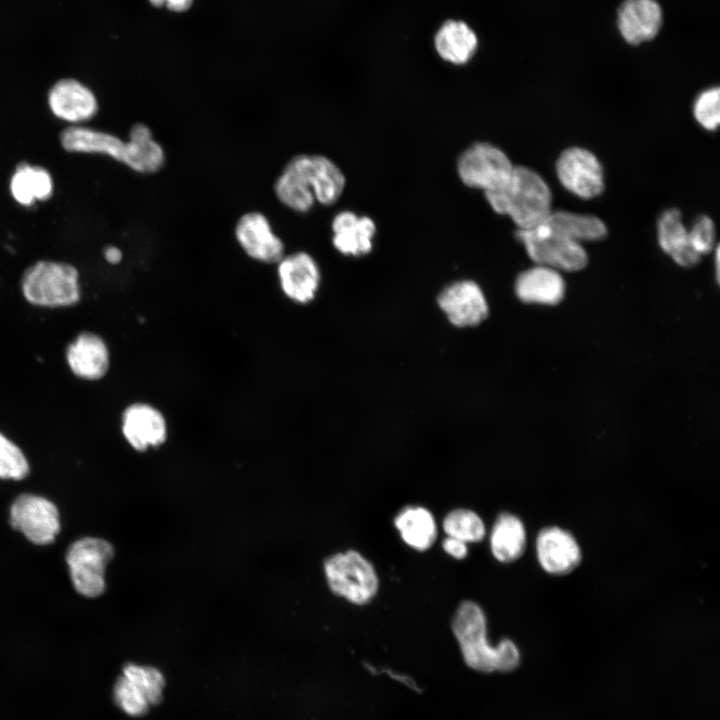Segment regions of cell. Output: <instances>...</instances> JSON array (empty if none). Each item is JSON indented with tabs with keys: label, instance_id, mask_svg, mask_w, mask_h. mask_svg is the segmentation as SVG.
<instances>
[{
	"label": "cell",
	"instance_id": "6da1fadb",
	"mask_svg": "<svg viewBox=\"0 0 720 720\" xmlns=\"http://www.w3.org/2000/svg\"><path fill=\"white\" fill-rule=\"evenodd\" d=\"M344 173L329 157L316 153L292 156L273 182V193L287 209L305 214L316 203L335 204L344 192Z\"/></svg>",
	"mask_w": 720,
	"mask_h": 720
},
{
	"label": "cell",
	"instance_id": "7a4b0ae2",
	"mask_svg": "<svg viewBox=\"0 0 720 720\" xmlns=\"http://www.w3.org/2000/svg\"><path fill=\"white\" fill-rule=\"evenodd\" d=\"M62 147L69 152L106 155L138 174L159 172L166 163V151L152 129L138 122L131 126L127 140L101 130L70 126L60 134Z\"/></svg>",
	"mask_w": 720,
	"mask_h": 720
},
{
	"label": "cell",
	"instance_id": "3957f363",
	"mask_svg": "<svg viewBox=\"0 0 720 720\" xmlns=\"http://www.w3.org/2000/svg\"><path fill=\"white\" fill-rule=\"evenodd\" d=\"M452 631L459 644L465 663L480 672L515 669L520 662V652L510 639L491 646L487 640L486 615L479 604L465 600L459 604L452 620Z\"/></svg>",
	"mask_w": 720,
	"mask_h": 720
},
{
	"label": "cell",
	"instance_id": "277c9868",
	"mask_svg": "<svg viewBox=\"0 0 720 720\" xmlns=\"http://www.w3.org/2000/svg\"><path fill=\"white\" fill-rule=\"evenodd\" d=\"M484 195L493 211L508 216L518 230L543 223L553 211L548 184L536 171L524 166H515L504 189Z\"/></svg>",
	"mask_w": 720,
	"mask_h": 720
},
{
	"label": "cell",
	"instance_id": "5b68a950",
	"mask_svg": "<svg viewBox=\"0 0 720 720\" xmlns=\"http://www.w3.org/2000/svg\"><path fill=\"white\" fill-rule=\"evenodd\" d=\"M21 291L24 298L35 306H72L81 298L79 272L69 263L40 260L24 271Z\"/></svg>",
	"mask_w": 720,
	"mask_h": 720
},
{
	"label": "cell",
	"instance_id": "8992f818",
	"mask_svg": "<svg viewBox=\"0 0 720 720\" xmlns=\"http://www.w3.org/2000/svg\"><path fill=\"white\" fill-rule=\"evenodd\" d=\"M330 590L354 605H365L377 594L379 579L372 563L355 550L336 553L324 562Z\"/></svg>",
	"mask_w": 720,
	"mask_h": 720
},
{
	"label": "cell",
	"instance_id": "52a82bcc",
	"mask_svg": "<svg viewBox=\"0 0 720 720\" xmlns=\"http://www.w3.org/2000/svg\"><path fill=\"white\" fill-rule=\"evenodd\" d=\"M515 166L507 154L488 142H477L465 149L457 160V174L461 182L486 193L504 189Z\"/></svg>",
	"mask_w": 720,
	"mask_h": 720
},
{
	"label": "cell",
	"instance_id": "ba28073f",
	"mask_svg": "<svg viewBox=\"0 0 720 720\" xmlns=\"http://www.w3.org/2000/svg\"><path fill=\"white\" fill-rule=\"evenodd\" d=\"M516 234L537 265L558 271H578L588 262L581 243L554 231L545 221L530 229L517 230Z\"/></svg>",
	"mask_w": 720,
	"mask_h": 720
},
{
	"label": "cell",
	"instance_id": "9c48e42d",
	"mask_svg": "<svg viewBox=\"0 0 720 720\" xmlns=\"http://www.w3.org/2000/svg\"><path fill=\"white\" fill-rule=\"evenodd\" d=\"M113 555V546L101 538L85 537L70 545L66 563L73 586L80 595L94 598L103 593L105 568Z\"/></svg>",
	"mask_w": 720,
	"mask_h": 720
},
{
	"label": "cell",
	"instance_id": "30bf717a",
	"mask_svg": "<svg viewBox=\"0 0 720 720\" xmlns=\"http://www.w3.org/2000/svg\"><path fill=\"white\" fill-rule=\"evenodd\" d=\"M9 522L13 529L21 532L34 544L52 543L60 531L59 513L48 499L21 494L12 503Z\"/></svg>",
	"mask_w": 720,
	"mask_h": 720
},
{
	"label": "cell",
	"instance_id": "8fae6325",
	"mask_svg": "<svg viewBox=\"0 0 720 720\" xmlns=\"http://www.w3.org/2000/svg\"><path fill=\"white\" fill-rule=\"evenodd\" d=\"M233 232L239 247L254 261L276 264L286 253L283 239L261 211L251 210L241 214Z\"/></svg>",
	"mask_w": 720,
	"mask_h": 720
},
{
	"label": "cell",
	"instance_id": "7c38bea8",
	"mask_svg": "<svg viewBox=\"0 0 720 720\" xmlns=\"http://www.w3.org/2000/svg\"><path fill=\"white\" fill-rule=\"evenodd\" d=\"M556 174L563 187L582 199H592L604 190L603 168L598 158L582 147H569L556 161Z\"/></svg>",
	"mask_w": 720,
	"mask_h": 720
},
{
	"label": "cell",
	"instance_id": "4fadbf2b",
	"mask_svg": "<svg viewBox=\"0 0 720 720\" xmlns=\"http://www.w3.org/2000/svg\"><path fill=\"white\" fill-rule=\"evenodd\" d=\"M276 273L282 292L291 301L307 304L315 298L321 271L311 254L305 251L285 253L276 263Z\"/></svg>",
	"mask_w": 720,
	"mask_h": 720
},
{
	"label": "cell",
	"instance_id": "5bb4252c",
	"mask_svg": "<svg viewBox=\"0 0 720 720\" xmlns=\"http://www.w3.org/2000/svg\"><path fill=\"white\" fill-rule=\"evenodd\" d=\"M437 304L449 322L457 327L480 324L488 316L489 308L481 287L472 280H460L443 288Z\"/></svg>",
	"mask_w": 720,
	"mask_h": 720
},
{
	"label": "cell",
	"instance_id": "9a60e30c",
	"mask_svg": "<svg viewBox=\"0 0 720 720\" xmlns=\"http://www.w3.org/2000/svg\"><path fill=\"white\" fill-rule=\"evenodd\" d=\"M536 555L541 568L554 576L571 573L582 560V551L576 538L558 526L544 527L539 531Z\"/></svg>",
	"mask_w": 720,
	"mask_h": 720
},
{
	"label": "cell",
	"instance_id": "2e32d148",
	"mask_svg": "<svg viewBox=\"0 0 720 720\" xmlns=\"http://www.w3.org/2000/svg\"><path fill=\"white\" fill-rule=\"evenodd\" d=\"M122 434L132 448L146 451L162 445L168 434L167 421L155 406L135 402L125 408L121 418Z\"/></svg>",
	"mask_w": 720,
	"mask_h": 720
},
{
	"label": "cell",
	"instance_id": "e0dca14e",
	"mask_svg": "<svg viewBox=\"0 0 720 720\" xmlns=\"http://www.w3.org/2000/svg\"><path fill=\"white\" fill-rule=\"evenodd\" d=\"M663 25V11L656 0H624L617 10V28L630 45L653 40Z\"/></svg>",
	"mask_w": 720,
	"mask_h": 720
},
{
	"label": "cell",
	"instance_id": "ac0fdd59",
	"mask_svg": "<svg viewBox=\"0 0 720 720\" xmlns=\"http://www.w3.org/2000/svg\"><path fill=\"white\" fill-rule=\"evenodd\" d=\"M48 105L59 119L81 123L92 119L98 112L94 93L75 79H61L48 93Z\"/></svg>",
	"mask_w": 720,
	"mask_h": 720
},
{
	"label": "cell",
	"instance_id": "d6986e66",
	"mask_svg": "<svg viewBox=\"0 0 720 720\" xmlns=\"http://www.w3.org/2000/svg\"><path fill=\"white\" fill-rule=\"evenodd\" d=\"M331 229L332 244L343 255L360 257L373 248L376 224L369 216L340 211L332 219Z\"/></svg>",
	"mask_w": 720,
	"mask_h": 720
},
{
	"label": "cell",
	"instance_id": "ffe728a7",
	"mask_svg": "<svg viewBox=\"0 0 720 720\" xmlns=\"http://www.w3.org/2000/svg\"><path fill=\"white\" fill-rule=\"evenodd\" d=\"M66 360L74 375L85 380L103 378L110 363L105 341L92 332L80 333L66 349Z\"/></svg>",
	"mask_w": 720,
	"mask_h": 720
},
{
	"label": "cell",
	"instance_id": "44dd1931",
	"mask_svg": "<svg viewBox=\"0 0 720 720\" xmlns=\"http://www.w3.org/2000/svg\"><path fill=\"white\" fill-rule=\"evenodd\" d=\"M514 290L525 303L556 305L564 297L565 283L558 270L536 265L518 275Z\"/></svg>",
	"mask_w": 720,
	"mask_h": 720
},
{
	"label": "cell",
	"instance_id": "7402d4cb",
	"mask_svg": "<svg viewBox=\"0 0 720 720\" xmlns=\"http://www.w3.org/2000/svg\"><path fill=\"white\" fill-rule=\"evenodd\" d=\"M657 238L662 250L677 264L693 267L701 259L691 246L688 228L677 208L665 210L657 221Z\"/></svg>",
	"mask_w": 720,
	"mask_h": 720
},
{
	"label": "cell",
	"instance_id": "603a6c76",
	"mask_svg": "<svg viewBox=\"0 0 720 720\" xmlns=\"http://www.w3.org/2000/svg\"><path fill=\"white\" fill-rule=\"evenodd\" d=\"M526 542L522 520L512 513H500L490 533V549L494 558L501 563H512L523 555Z\"/></svg>",
	"mask_w": 720,
	"mask_h": 720
},
{
	"label": "cell",
	"instance_id": "cb8c5ba5",
	"mask_svg": "<svg viewBox=\"0 0 720 720\" xmlns=\"http://www.w3.org/2000/svg\"><path fill=\"white\" fill-rule=\"evenodd\" d=\"M394 525L402 540L417 551H426L437 538V524L433 514L422 506H407L394 518Z\"/></svg>",
	"mask_w": 720,
	"mask_h": 720
},
{
	"label": "cell",
	"instance_id": "d4e9b609",
	"mask_svg": "<svg viewBox=\"0 0 720 720\" xmlns=\"http://www.w3.org/2000/svg\"><path fill=\"white\" fill-rule=\"evenodd\" d=\"M475 33L462 21L448 20L435 36V48L444 60L462 65L467 63L477 49Z\"/></svg>",
	"mask_w": 720,
	"mask_h": 720
},
{
	"label": "cell",
	"instance_id": "484cf974",
	"mask_svg": "<svg viewBox=\"0 0 720 720\" xmlns=\"http://www.w3.org/2000/svg\"><path fill=\"white\" fill-rule=\"evenodd\" d=\"M10 192L16 202L31 206L36 201L48 200L53 193L50 173L40 166L20 163L10 179Z\"/></svg>",
	"mask_w": 720,
	"mask_h": 720
},
{
	"label": "cell",
	"instance_id": "4316f807",
	"mask_svg": "<svg viewBox=\"0 0 720 720\" xmlns=\"http://www.w3.org/2000/svg\"><path fill=\"white\" fill-rule=\"evenodd\" d=\"M545 222L556 232L582 244L607 236V227L598 217L564 210L552 211Z\"/></svg>",
	"mask_w": 720,
	"mask_h": 720
},
{
	"label": "cell",
	"instance_id": "83f0119b",
	"mask_svg": "<svg viewBox=\"0 0 720 720\" xmlns=\"http://www.w3.org/2000/svg\"><path fill=\"white\" fill-rule=\"evenodd\" d=\"M442 527L447 536L466 543H476L484 539L486 527L482 518L473 510L456 508L446 514Z\"/></svg>",
	"mask_w": 720,
	"mask_h": 720
},
{
	"label": "cell",
	"instance_id": "f1b7e54d",
	"mask_svg": "<svg viewBox=\"0 0 720 720\" xmlns=\"http://www.w3.org/2000/svg\"><path fill=\"white\" fill-rule=\"evenodd\" d=\"M113 699L122 711L133 717L145 715L152 706L145 689L123 674L113 685Z\"/></svg>",
	"mask_w": 720,
	"mask_h": 720
},
{
	"label": "cell",
	"instance_id": "f546056e",
	"mask_svg": "<svg viewBox=\"0 0 720 720\" xmlns=\"http://www.w3.org/2000/svg\"><path fill=\"white\" fill-rule=\"evenodd\" d=\"M29 473V463L22 450L0 432V478L21 480Z\"/></svg>",
	"mask_w": 720,
	"mask_h": 720
},
{
	"label": "cell",
	"instance_id": "4dcf8cb0",
	"mask_svg": "<svg viewBox=\"0 0 720 720\" xmlns=\"http://www.w3.org/2000/svg\"><path fill=\"white\" fill-rule=\"evenodd\" d=\"M122 674L146 690L152 706L158 705L162 701L165 678L157 668L127 663L123 667Z\"/></svg>",
	"mask_w": 720,
	"mask_h": 720
},
{
	"label": "cell",
	"instance_id": "1f68e13d",
	"mask_svg": "<svg viewBox=\"0 0 720 720\" xmlns=\"http://www.w3.org/2000/svg\"><path fill=\"white\" fill-rule=\"evenodd\" d=\"M720 89L710 87L703 90L695 99L693 114L701 127L715 131L720 123Z\"/></svg>",
	"mask_w": 720,
	"mask_h": 720
},
{
	"label": "cell",
	"instance_id": "d6a6232c",
	"mask_svg": "<svg viewBox=\"0 0 720 720\" xmlns=\"http://www.w3.org/2000/svg\"><path fill=\"white\" fill-rule=\"evenodd\" d=\"M688 232L692 248L701 257L709 254L715 248L716 229L709 216L697 217L692 226L688 228Z\"/></svg>",
	"mask_w": 720,
	"mask_h": 720
},
{
	"label": "cell",
	"instance_id": "836d02e7",
	"mask_svg": "<svg viewBox=\"0 0 720 720\" xmlns=\"http://www.w3.org/2000/svg\"><path fill=\"white\" fill-rule=\"evenodd\" d=\"M442 548L448 555L457 560H462L466 558L468 554L467 543L450 536H447L443 540Z\"/></svg>",
	"mask_w": 720,
	"mask_h": 720
},
{
	"label": "cell",
	"instance_id": "e575fe53",
	"mask_svg": "<svg viewBox=\"0 0 720 720\" xmlns=\"http://www.w3.org/2000/svg\"><path fill=\"white\" fill-rule=\"evenodd\" d=\"M155 7H166L175 12H184L188 10L193 0H149Z\"/></svg>",
	"mask_w": 720,
	"mask_h": 720
},
{
	"label": "cell",
	"instance_id": "d590c367",
	"mask_svg": "<svg viewBox=\"0 0 720 720\" xmlns=\"http://www.w3.org/2000/svg\"><path fill=\"white\" fill-rule=\"evenodd\" d=\"M103 254H104V258H105L106 262H108L109 264H112V265H116V264L120 263L123 258L121 249H119L117 246H113V245L107 246L104 249Z\"/></svg>",
	"mask_w": 720,
	"mask_h": 720
},
{
	"label": "cell",
	"instance_id": "8d00e7d4",
	"mask_svg": "<svg viewBox=\"0 0 720 720\" xmlns=\"http://www.w3.org/2000/svg\"><path fill=\"white\" fill-rule=\"evenodd\" d=\"M715 256H716V257H715V258H716V260H715V264H716V265H715V266H716V276H717V279H719V247H718V246L716 247Z\"/></svg>",
	"mask_w": 720,
	"mask_h": 720
}]
</instances>
